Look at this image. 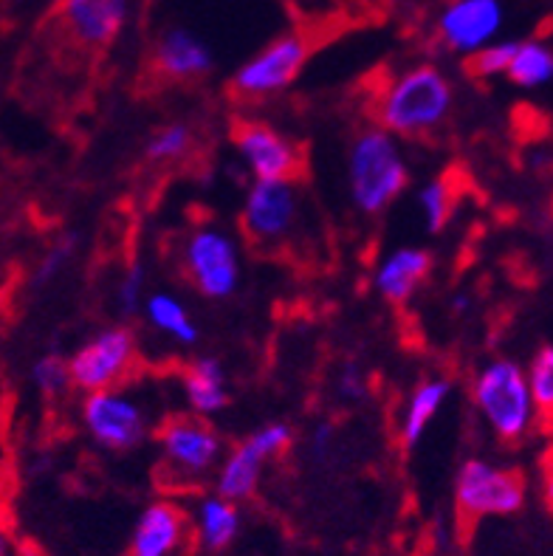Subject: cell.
I'll return each instance as SVG.
<instances>
[{
    "instance_id": "6da1fadb",
    "label": "cell",
    "mask_w": 553,
    "mask_h": 556,
    "mask_svg": "<svg viewBox=\"0 0 553 556\" xmlns=\"http://www.w3.org/2000/svg\"><path fill=\"white\" fill-rule=\"evenodd\" d=\"M455 93L447 74L435 65H413L387 85L376 105L378 125L392 136H424L443 125Z\"/></svg>"
},
{
    "instance_id": "7a4b0ae2",
    "label": "cell",
    "mask_w": 553,
    "mask_h": 556,
    "mask_svg": "<svg viewBox=\"0 0 553 556\" xmlns=\"http://www.w3.org/2000/svg\"><path fill=\"white\" fill-rule=\"evenodd\" d=\"M410 169L399 139L385 127H367L348 150V190L351 201L365 215H381L406 190Z\"/></svg>"
},
{
    "instance_id": "3957f363",
    "label": "cell",
    "mask_w": 553,
    "mask_h": 556,
    "mask_svg": "<svg viewBox=\"0 0 553 556\" xmlns=\"http://www.w3.org/2000/svg\"><path fill=\"white\" fill-rule=\"evenodd\" d=\"M472 402L477 413L489 424V430L514 444L526 438L537 421V399H533L528 370L512 359H494L472 381Z\"/></svg>"
},
{
    "instance_id": "277c9868",
    "label": "cell",
    "mask_w": 553,
    "mask_h": 556,
    "mask_svg": "<svg viewBox=\"0 0 553 556\" xmlns=\"http://www.w3.org/2000/svg\"><path fill=\"white\" fill-rule=\"evenodd\" d=\"M162 478L167 486H196L217 472L224 460V441L203 416H167L155 430Z\"/></svg>"
},
{
    "instance_id": "5b68a950",
    "label": "cell",
    "mask_w": 553,
    "mask_h": 556,
    "mask_svg": "<svg viewBox=\"0 0 553 556\" xmlns=\"http://www.w3.org/2000/svg\"><path fill=\"white\" fill-rule=\"evenodd\" d=\"M526 503V480L514 469H503L489 460L472 458L461 466L455 480V506L463 522L483 517H505Z\"/></svg>"
},
{
    "instance_id": "8992f818",
    "label": "cell",
    "mask_w": 553,
    "mask_h": 556,
    "mask_svg": "<svg viewBox=\"0 0 553 556\" xmlns=\"http://www.w3.org/2000/svg\"><path fill=\"white\" fill-rule=\"evenodd\" d=\"M291 427L282 421L263 424L260 430L231 446L215 472V492L235 503L249 501L260 486V475L272 458H280L291 444Z\"/></svg>"
},
{
    "instance_id": "52a82bcc",
    "label": "cell",
    "mask_w": 553,
    "mask_h": 556,
    "mask_svg": "<svg viewBox=\"0 0 553 556\" xmlns=\"http://www.w3.org/2000/svg\"><path fill=\"white\" fill-rule=\"evenodd\" d=\"M189 282L210 300H226L240 286L238 243L217 226L192 229L181 252Z\"/></svg>"
},
{
    "instance_id": "ba28073f",
    "label": "cell",
    "mask_w": 553,
    "mask_h": 556,
    "mask_svg": "<svg viewBox=\"0 0 553 556\" xmlns=\"http://www.w3.org/2000/svg\"><path fill=\"white\" fill-rule=\"evenodd\" d=\"M83 427L93 438V444L111 452L134 450L148 435V409L141 407L136 395L122 388L85 393Z\"/></svg>"
},
{
    "instance_id": "9c48e42d",
    "label": "cell",
    "mask_w": 553,
    "mask_h": 556,
    "mask_svg": "<svg viewBox=\"0 0 553 556\" xmlns=\"http://www.w3.org/2000/svg\"><path fill=\"white\" fill-rule=\"evenodd\" d=\"M309 54L311 46L305 37L297 35V31L280 35L235 71L231 91L240 99H268L274 93L286 91L305 68Z\"/></svg>"
},
{
    "instance_id": "30bf717a",
    "label": "cell",
    "mask_w": 553,
    "mask_h": 556,
    "mask_svg": "<svg viewBox=\"0 0 553 556\" xmlns=\"http://www.w3.org/2000/svg\"><path fill=\"white\" fill-rule=\"evenodd\" d=\"M136 365V339L127 328H105L93 333L68 359L71 384L83 393L120 388Z\"/></svg>"
},
{
    "instance_id": "8fae6325",
    "label": "cell",
    "mask_w": 553,
    "mask_h": 556,
    "mask_svg": "<svg viewBox=\"0 0 553 556\" xmlns=\"http://www.w3.org/2000/svg\"><path fill=\"white\" fill-rule=\"evenodd\" d=\"M231 144L254 181H297L300 178V148L266 122L240 119L231 127Z\"/></svg>"
},
{
    "instance_id": "7c38bea8",
    "label": "cell",
    "mask_w": 553,
    "mask_h": 556,
    "mask_svg": "<svg viewBox=\"0 0 553 556\" xmlns=\"http://www.w3.org/2000/svg\"><path fill=\"white\" fill-rule=\"evenodd\" d=\"M246 235L260 247H277L300 220V195L294 181H252L240 212Z\"/></svg>"
},
{
    "instance_id": "4fadbf2b",
    "label": "cell",
    "mask_w": 553,
    "mask_h": 556,
    "mask_svg": "<svg viewBox=\"0 0 553 556\" xmlns=\"http://www.w3.org/2000/svg\"><path fill=\"white\" fill-rule=\"evenodd\" d=\"M503 0H452L438 17V37L449 51L475 56L503 26Z\"/></svg>"
},
{
    "instance_id": "5bb4252c",
    "label": "cell",
    "mask_w": 553,
    "mask_h": 556,
    "mask_svg": "<svg viewBox=\"0 0 553 556\" xmlns=\"http://www.w3.org/2000/svg\"><path fill=\"white\" fill-rule=\"evenodd\" d=\"M60 23L85 49H105L125 28L130 0H60Z\"/></svg>"
},
{
    "instance_id": "9a60e30c",
    "label": "cell",
    "mask_w": 553,
    "mask_h": 556,
    "mask_svg": "<svg viewBox=\"0 0 553 556\" xmlns=\"http://www.w3.org/2000/svg\"><path fill=\"white\" fill-rule=\"evenodd\" d=\"M187 543V515L176 503H150L136 520L127 556H176Z\"/></svg>"
},
{
    "instance_id": "2e32d148",
    "label": "cell",
    "mask_w": 553,
    "mask_h": 556,
    "mask_svg": "<svg viewBox=\"0 0 553 556\" xmlns=\"http://www.w3.org/2000/svg\"><path fill=\"white\" fill-rule=\"evenodd\" d=\"M155 68L162 71L167 79H201L203 74H210L215 56H212L210 46L184 26L164 28L153 49Z\"/></svg>"
},
{
    "instance_id": "e0dca14e",
    "label": "cell",
    "mask_w": 553,
    "mask_h": 556,
    "mask_svg": "<svg viewBox=\"0 0 553 556\" xmlns=\"http://www.w3.org/2000/svg\"><path fill=\"white\" fill-rule=\"evenodd\" d=\"M429 271H432V257H429L427 249L401 247L378 263L373 286L387 303L404 305L424 286Z\"/></svg>"
},
{
    "instance_id": "ac0fdd59",
    "label": "cell",
    "mask_w": 553,
    "mask_h": 556,
    "mask_svg": "<svg viewBox=\"0 0 553 556\" xmlns=\"http://www.w3.org/2000/svg\"><path fill=\"white\" fill-rule=\"evenodd\" d=\"M184 395L196 416H215L229 404L226 374L212 356H198L184 367Z\"/></svg>"
},
{
    "instance_id": "d6986e66",
    "label": "cell",
    "mask_w": 553,
    "mask_h": 556,
    "mask_svg": "<svg viewBox=\"0 0 553 556\" xmlns=\"http://www.w3.org/2000/svg\"><path fill=\"white\" fill-rule=\"evenodd\" d=\"M449 393H452V384L447 379L420 381L418 388L410 393L399 421V441L404 450H413V446L420 444V438L429 430V424L435 421V416L447 404Z\"/></svg>"
},
{
    "instance_id": "ffe728a7",
    "label": "cell",
    "mask_w": 553,
    "mask_h": 556,
    "mask_svg": "<svg viewBox=\"0 0 553 556\" xmlns=\"http://www.w3.org/2000/svg\"><path fill=\"white\" fill-rule=\"evenodd\" d=\"M196 534L198 543L206 551H224L235 543L240 531V508L238 503L224 497V494H206L196 506Z\"/></svg>"
},
{
    "instance_id": "44dd1931",
    "label": "cell",
    "mask_w": 553,
    "mask_h": 556,
    "mask_svg": "<svg viewBox=\"0 0 553 556\" xmlns=\"http://www.w3.org/2000/svg\"><path fill=\"white\" fill-rule=\"evenodd\" d=\"M144 317H148L150 328L159 331L162 337L173 339L178 345L189 348L198 342V325L196 319L189 317V311L184 308V303L176 294H167V291H155L144 300Z\"/></svg>"
},
{
    "instance_id": "7402d4cb",
    "label": "cell",
    "mask_w": 553,
    "mask_h": 556,
    "mask_svg": "<svg viewBox=\"0 0 553 556\" xmlns=\"http://www.w3.org/2000/svg\"><path fill=\"white\" fill-rule=\"evenodd\" d=\"M505 77L526 91L553 83V49L542 40L517 42V54H514V63Z\"/></svg>"
},
{
    "instance_id": "603a6c76",
    "label": "cell",
    "mask_w": 553,
    "mask_h": 556,
    "mask_svg": "<svg viewBox=\"0 0 553 556\" xmlns=\"http://www.w3.org/2000/svg\"><path fill=\"white\" fill-rule=\"evenodd\" d=\"M418 206L429 232H441L455 210V187L447 178H432L420 187Z\"/></svg>"
},
{
    "instance_id": "cb8c5ba5",
    "label": "cell",
    "mask_w": 553,
    "mask_h": 556,
    "mask_svg": "<svg viewBox=\"0 0 553 556\" xmlns=\"http://www.w3.org/2000/svg\"><path fill=\"white\" fill-rule=\"evenodd\" d=\"M192 148V127L184 122H173V125L159 127L144 144V155L150 164H167L181 159L187 150Z\"/></svg>"
},
{
    "instance_id": "d4e9b609",
    "label": "cell",
    "mask_w": 553,
    "mask_h": 556,
    "mask_svg": "<svg viewBox=\"0 0 553 556\" xmlns=\"http://www.w3.org/2000/svg\"><path fill=\"white\" fill-rule=\"evenodd\" d=\"M519 40H494L489 42L486 49L477 51L475 56H469V68L475 77L491 79V77H505L508 68L514 63V54H517Z\"/></svg>"
},
{
    "instance_id": "484cf974",
    "label": "cell",
    "mask_w": 553,
    "mask_h": 556,
    "mask_svg": "<svg viewBox=\"0 0 553 556\" xmlns=\"http://www.w3.org/2000/svg\"><path fill=\"white\" fill-rule=\"evenodd\" d=\"M528 379H531L537 407L545 416H553V345L542 348L528 365Z\"/></svg>"
},
{
    "instance_id": "4316f807",
    "label": "cell",
    "mask_w": 553,
    "mask_h": 556,
    "mask_svg": "<svg viewBox=\"0 0 553 556\" xmlns=\"http://www.w3.org/2000/svg\"><path fill=\"white\" fill-rule=\"evenodd\" d=\"M32 384H35L42 395H60L63 390L74 388V384H71L68 362L60 359V356H40V359L32 365Z\"/></svg>"
},
{
    "instance_id": "83f0119b",
    "label": "cell",
    "mask_w": 553,
    "mask_h": 556,
    "mask_svg": "<svg viewBox=\"0 0 553 556\" xmlns=\"http://www.w3.org/2000/svg\"><path fill=\"white\" fill-rule=\"evenodd\" d=\"M74 249H77V238L56 240L54 247H51L49 252L42 254L40 261H37L35 275H32V286H35V289L49 286V282L54 280V277L60 275L65 266H68V261L74 257Z\"/></svg>"
},
{
    "instance_id": "f1b7e54d",
    "label": "cell",
    "mask_w": 553,
    "mask_h": 556,
    "mask_svg": "<svg viewBox=\"0 0 553 556\" xmlns=\"http://www.w3.org/2000/svg\"><path fill=\"white\" fill-rule=\"evenodd\" d=\"M144 266L141 263H130L127 271L122 275L120 289H116V296H120V305L125 314H136L139 308H144Z\"/></svg>"
},
{
    "instance_id": "f546056e",
    "label": "cell",
    "mask_w": 553,
    "mask_h": 556,
    "mask_svg": "<svg viewBox=\"0 0 553 556\" xmlns=\"http://www.w3.org/2000/svg\"><path fill=\"white\" fill-rule=\"evenodd\" d=\"M337 393L342 395L344 402H362V399L367 395L365 374H362V370H356V367H344L342 374H339Z\"/></svg>"
},
{
    "instance_id": "4dcf8cb0",
    "label": "cell",
    "mask_w": 553,
    "mask_h": 556,
    "mask_svg": "<svg viewBox=\"0 0 553 556\" xmlns=\"http://www.w3.org/2000/svg\"><path fill=\"white\" fill-rule=\"evenodd\" d=\"M540 483H542V501H545V506L553 511V446H548V452L542 455Z\"/></svg>"
},
{
    "instance_id": "1f68e13d",
    "label": "cell",
    "mask_w": 553,
    "mask_h": 556,
    "mask_svg": "<svg viewBox=\"0 0 553 556\" xmlns=\"http://www.w3.org/2000/svg\"><path fill=\"white\" fill-rule=\"evenodd\" d=\"M330 450V427H316L314 432H311L309 438V452L314 455L316 460H325V455H328Z\"/></svg>"
},
{
    "instance_id": "d6a6232c",
    "label": "cell",
    "mask_w": 553,
    "mask_h": 556,
    "mask_svg": "<svg viewBox=\"0 0 553 556\" xmlns=\"http://www.w3.org/2000/svg\"><path fill=\"white\" fill-rule=\"evenodd\" d=\"M12 3H23V0H12Z\"/></svg>"
},
{
    "instance_id": "836d02e7",
    "label": "cell",
    "mask_w": 553,
    "mask_h": 556,
    "mask_svg": "<svg viewBox=\"0 0 553 556\" xmlns=\"http://www.w3.org/2000/svg\"><path fill=\"white\" fill-rule=\"evenodd\" d=\"M438 556H447V554H438Z\"/></svg>"
}]
</instances>
